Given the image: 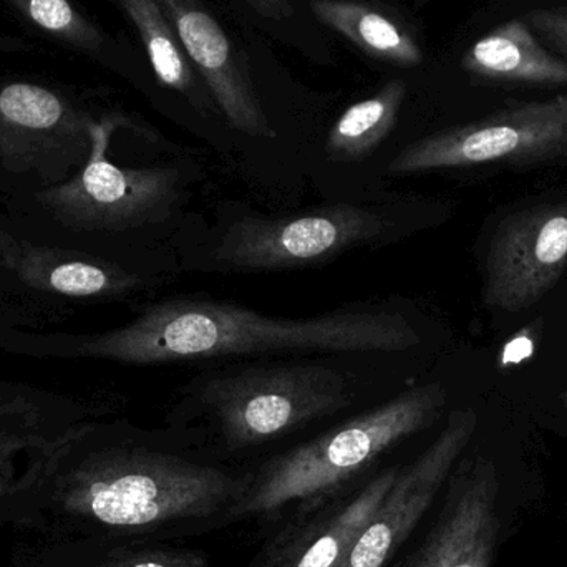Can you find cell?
Masks as SVG:
<instances>
[{
  "label": "cell",
  "instance_id": "cell-1",
  "mask_svg": "<svg viewBox=\"0 0 567 567\" xmlns=\"http://www.w3.org/2000/svg\"><path fill=\"white\" fill-rule=\"evenodd\" d=\"M420 336L403 313L363 309L310 319H279L216 300L150 303L105 332H35L0 323V352L30 359L109 360L165 365L276 352H405Z\"/></svg>",
  "mask_w": 567,
  "mask_h": 567
},
{
  "label": "cell",
  "instance_id": "cell-2",
  "mask_svg": "<svg viewBox=\"0 0 567 567\" xmlns=\"http://www.w3.org/2000/svg\"><path fill=\"white\" fill-rule=\"evenodd\" d=\"M122 123L118 116L93 122L89 162L69 182L0 199L20 238L125 265L122 249L165 219L178 198L179 173L122 168L110 162V140Z\"/></svg>",
  "mask_w": 567,
  "mask_h": 567
},
{
  "label": "cell",
  "instance_id": "cell-3",
  "mask_svg": "<svg viewBox=\"0 0 567 567\" xmlns=\"http://www.w3.org/2000/svg\"><path fill=\"white\" fill-rule=\"evenodd\" d=\"M445 405L442 383L412 386L266 463L226 513L246 519L271 518L292 506L296 515L312 512L336 498L383 453L433 425Z\"/></svg>",
  "mask_w": 567,
  "mask_h": 567
},
{
  "label": "cell",
  "instance_id": "cell-4",
  "mask_svg": "<svg viewBox=\"0 0 567 567\" xmlns=\"http://www.w3.org/2000/svg\"><path fill=\"white\" fill-rule=\"evenodd\" d=\"M199 396L231 450L281 439L342 412L352 402L347 380L322 365L251 367L218 373L203 383Z\"/></svg>",
  "mask_w": 567,
  "mask_h": 567
},
{
  "label": "cell",
  "instance_id": "cell-5",
  "mask_svg": "<svg viewBox=\"0 0 567 567\" xmlns=\"http://www.w3.org/2000/svg\"><path fill=\"white\" fill-rule=\"evenodd\" d=\"M100 476L90 486L93 515L132 528L228 512L249 485L213 466L143 449L116 450Z\"/></svg>",
  "mask_w": 567,
  "mask_h": 567
},
{
  "label": "cell",
  "instance_id": "cell-6",
  "mask_svg": "<svg viewBox=\"0 0 567 567\" xmlns=\"http://www.w3.org/2000/svg\"><path fill=\"white\" fill-rule=\"evenodd\" d=\"M95 120L49 86H0V199L73 178L89 162Z\"/></svg>",
  "mask_w": 567,
  "mask_h": 567
},
{
  "label": "cell",
  "instance_id": "cell-7",
  "mask_svg": "<svg viewBox=\"0 0 567 567\" xmlns=\"http://www.w3.org/2000/svg\"><path fill=\"white\" fill-rule=\"evenodd\" d=\"M567 156V95L515 102L466 125L412 143L390 173L435 172L483 165H538Z\"/></svg>",
  "mask_w": 567,
  "mask_h": 567
},
{
  "label": "cell",
  "instance_id": "cell-8",
  "mask_svg": "<svg viewBox=\"0 0 567 567\" xmlns=\"http://www.w3.org/2000/svg\"><path fill=\"white\" fill-rule=\"evenodd\" d=\"M386 229L385 216L347 203L284 218L248 216L226 229L215 259L235 271H284L336 258Z\"/></svg>",
  "mask_w": 567,
  "mask_h": 567
},
{
  "label": "cell",
  "instance_id": "cell-9",
  "mask_svg": "<svg viewBox=\"0 0 567 567\" xmlns=\"http://www.w3.org/2000/svg\"><path fill=\"white\" fill-rule=\"evenodd\" d=\"M567 269V203L523 209L499 223L483 268L489 309L522 312L543 299Z\"/></svg>",
  "mask_w": 567,
  "mask_h": 567
},
{
  "label": "cell",
  "instance_id": "cell-10",
  "mask_svg": "<svg viewBox=\"0 0 567 567\" xmlns=\"http://www.w3.org/2000/svg\"><path fill=\"white\" fill-rule=\"evenodd\" d=\"M478 426L473 409H460L435 442L406 466L339 567H386L432 508Z\"/></svg>",
  "mask_w": 567,
  "mask_h": 567
},
{
  "label": "cell",
  "instance_id": "cell-11",
  "mask_svg": "<svg viewBox=\"0 0 567 567\" xmlns=\"http://www.w3.org/2000/svg\"><path fill=\"white\" fill-rule=\"evenodd\" d=\"M502 482L493 460L460 458L432 532L405 567H492L503 532Z\"/></svg>",
  "mask_w": 567,
  "mask_h": 567
},
{
  "label": "cell",
  "instance_id": "cell-12",
  "mask_svg": "<svg viewBox=\"0 0 567 567\" xmlns=\"http://www.w3.org/2000/svg\"><path fill=\"white\" fill-rule=\"evenodd\" d=\"M7 275L16 284L27 327L55 310L125 299L148 286L132 266L25 239Z\"/></svg>",
  "mask_w": 567,
  "mask_h": 567
},
{
  "label": "cell",
  "instance_id": "cell-13",
  "mask_svg": "<svg viewBox=\"0 0 567 567\" xmlns=\"http://www.w3.org/2000/svg\"><path fill=\"white\" fill-rule=\"evenodd\" d=\"M400 466L373 476L357 492L297 515L268 543L255 567H339L399 476Z\"/></svg>",
  "mask_w": 567,
  "mask_h": 567
},
{
  "label": "cell",
  "instance_id": "cell-14",
  "mask_svg": "<svg viewBox=\"0 0 567 567\" xmlns=\"http://www.w3.org/2000/svg\"><path fill=\"white\" fill-rule=\"evenodd\" d=\"M229 125L255 138L276 132L221 23L196 0H156Z\"/></svg>",
  "mask_w": 567,
  "mask_h": 567
},
{
  "label": "cell",
  "instance_id": "cell-15",
  "mask_svg": "<svg viewBox=\"0 0 567 567\" xmlns=\"http://www.w3.org/2000/svg\"><path fill=\"white\" fill-rule=\"evenodd\" d=\"M470 75L505 85H567V62L553 55L519 19L473 43L462 59Z\"/></svg>",
  "mask_w": 567,
  "mask_h": 567
},
{
  "label": "cell",
  "instance_id": "cell-16",
  "mask_svg": "<svg viewBox=\"0 0 567 567\" xmlns=\"http://www.w3.org/2000/svg\"><path fill=\"white\" fill-rule=\"evenodd\" d=\"M313 16L363 53L395 66H419L423 52L403 23L357 0H312Z\"/></svg>",
  "mask_w": 567,
  "mask_h": 567
},
{
  "label": "cell",
  "instance_id": "cell-17",
  "mask_svg": "<svg viewBox=\"0 0 567 567\" xmlns=\"http://www.w3.org/2000/svg\"><path fill=\"white\" fill-rule=\"evenodd\" d=\"M406 95V83L386 82L375 95L357 102L333 123L326 152L333 162H359L375 152L392 133Z\"/></svg>",
  "mask_w": 567,
  "mask_h": 567
},
{
  "label": "cell",
  "instance_id": "cell-18",
  "mask_svg": "<svg viewBox=\"0 0 567 567\" xmlns=\"http://www.w3.org/2000/svg\"><path fill=\"white\" fill-rule=\"evenodd\" d=\"M142 37L153 70L163 85L195 100V70L175 29L156 0H118Z\"/></svg>",
  "mask_w": 567,
  "mask_h": 567
},
{
  "label": "cell",
  "instance_id": "cell-19",
  "mask_svg": "<svg viewBox=\"0 0 567 567\" xmlns=\"http://www.w3.org/2000/svg\"><path fill=\"white\" fill-rule=\"evenodd\" d=\"M9 2L47 35L83 52H96L102 49V32L70 0H9Z\"/></svg>",
  "mask_w": 567,
  "mask_h": 567
},
{
  "label": "cell",
  "instance_id": "cell-20",
  "mask_svg": "<svg viewBox=\"0 0 567 567\" xmlns=\"http://www.w3.org/2000/svg\"><path fill=\"white\" fill-rule=\"evenodd\" d=\"M519 20L549 49L556 50L567 59V3L529 10L523 13Z\"/></svg>",
  "mask_w": 567,
  "mask_h": 567
},
{
  "label": "cell",
  "instance_id": "cell-21",
  "mask_svg": "<svg viewBox=\"0 0 567 567\" xmlns=\"http://www.w3.org/2000/svg\"><path fill=\"white\" fill-rule=\"evenodd\" d=\"M126 567H213L208 558L198 553L172 549V551H156L140 556Z\"/></svg>",
  "mask_w": 567,
  "mask_h": 567
},
{
  "label": "cell",
  "instance_id": "cell-22",
  "mask_svg": "<svg viewBox=\"0 0 567 567\" xmlns=\"http://www.w3.org/2000/svg\"><path fill=\"white\" fill-rule=\"evenodd\" d=\"M0 323L25 326V316L17 297L16 284L2 268H0Z\"/></svg>",
  "mask_w": 567,
  "mask_h": 567
},
{
  "label": "cell",
  "instance_id": "cell-23",
  "mask_svg": "<svg viewBox=\"0 0 567 567\" xmlns=\"http://www.w3.org/2000/svg\"><path fill=\"white\" fill-rule=\"evenodd\" d=\"M23 239L17 235L16 229L10 225L6 213L0 212V268L7 272L13 259L19 256L22 249Z\"/></svg>",
  "mask_w": 567,
  "mask_h": 567
},
{
  "label": "cell",
  "instance_id": "cell-24",
  "mask_svg": "<svg viewBox=\"0 0 567 567\" xmlns=\"http://www.w3.org/2000/svg\"><path fill=\"white\" fill-rule=\"evenodd\" d=\"M259 16L271 20H286L293 16L290 0H243Z\"/></svg>",
  "mask_w": 567,
  "mask_h": 567
},
{
  "label": "cell",
  "instance_id": "cell-25",
  "mask_svg": "<svg viewBox=\"0 0 567 567\" xmlns=\"http://www.w3.org/2000/svg\"><path fill=\"white\" fill-rule=\"evenodd\" d=\"M27 43L23 40L17 39V37H0V52H16V50L27 49Z\"/></svg>",
  "mask_w": 567,
  "mask_h": 567
},
{
  "label": "cell",
  "instance_id": "cell-26",
  "mask_svg": "<svg viewBox=\"0 0 567 567\" xmlns=\"http://www.w3.org/2000/svg\"><path fill=\"white\" fill-rule=\"evenodd\" d=\"M559 402H561L563 410H565L567 415V390L559 395Z\"/></svg>",
  "mask_w": 567,
  "mask_h": 567
}]
</instances>
